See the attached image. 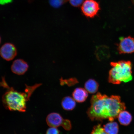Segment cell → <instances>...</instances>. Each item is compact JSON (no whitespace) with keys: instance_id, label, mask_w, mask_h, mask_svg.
<instances>
[{"instance_id":"obj_9","label":"cell","mask_w":134,"mask_h":134,"mask_svg":"<svg viewBox=\"0 0 134 134\" xmlns=\"http://www.w3.org/2000/svg\"><path fill=\"white\" fill-rule=\"evenodd\" d=\"M88 92L82 88H75L73 92L72 96L74 99L78 103L85 102L88 97Z\"/></svg>"},{"instance_id":"obj_20","label":"cell","mask_w":134,"mask_h":134,"mask_svg":"<svg viewBox=\"0 0 134 134\" xmlns=\"http://www.w3.org/2000/svg\"><path fill=\"white\" fill-rule=\"evenodd\" d=\"M132 3L134 5V0H131Z\"/></svg>"},{"instance_id":"obj_2","label":"cell","mask_w":134,"mask_h":134,"mask_svg":"<svg viewBox=\"0 0 134 134\" xmlns=\"http://www.w3.org/2000/svg\"><path fill=\"white\" fill-rule=\"evenodd\" d=\"M41 85L37 84L32 86H26L25 92L18 91L12 87H10L2 79L0 86L7 89L2 97V102L5 108L11 111L25 112L26 109V103L36 89Z\"/></svg>"},{"instance_id":"obj_21","label":"cell","mask_w":134,"mask_h":134,"mask_svg":"<svg viewBox=\"0 0 134 134\" xmlns=\"http://www.w3.org/2000/svg\"><path fill=\"white\" fill-rule=\"evenodd\" d=\"M1 36H0V44H1Z\"/></svg>"},{"instance_id":"obj_17","label":"cell","mask_w":134,"mask_h":134,"mask_svg":"<svg viewBox=\"0 0 134 134\" xmlns=\"http://www.w3.org/2000/svg\"><path fill=\"white\" fill-rule=\"evenodd\" d=\"M46 134H60V132L57 128L50 127L47 130Z\"/></svg>"},{"instance_id":"obj_4","label":"cell","mask_w":134,"mask_h":134,"mask_svg":"<svg viewBox=\"0 0 134 134\" xmlns=\"http://www.w3.org/2000/svg\"><path fill=\"white\" fill-rule=\"evenodd\" d=\"M46 121L50 127L57 128L61 126L66 130H70L71 129V123L70 120L64 119L58 113H53L49 114L47 117Z\"/></svg>"},{"instance_id":"obj_10","label":"cell","mask_w":134,"mask_h":134,"mask_svg":"<svg viewBox=\"0 0 134 134\" xmlns=\"http://www.w3.org/2000/svg\"><path fill=\"white\" fill-rule=\"evenodd\" d=\"M117 118L120 124L124 126L129 125L132 120V116L131 114L125 110L120 112Z\"/></svg>"},{"instance_id":"obj_15","label":"cell","mask_w":134,"mask_h":134,"mask_svg":"<svg viewBox=\"0 0 134 134\" xmlns=\"http://www.w3.org/2000/svg\"><path fill=\"white\" fill-rule=\"evenodd\" d=\"M90 134H108L102 127L101 125H98L94 127L93 129Z\"/></svg>"},{"instance_id":"obj_12","label":"cell","mask_w":134,"mask_h":134,"mask_svg":"<svg viewBox=\"0 0 134 134\" xmlns=\"http://www.w3.org/2000/svg\"><path fill=\"white\" fill-rule=\"evenodd\" d=\"M104 130L108 134H118L119 126L116 122L110 121L104 125Z\"/></svg>"},{"instance_id":"obj_5","label":"cell","mask_w":134,"mask_h":134,"mask_svg":"<svg viewBox=\"0 0 134 134\" xmlns=\"http://www.w3.org/2000/svg\"><path fill=\"white\" fill-rule=\"evenodd\" d=\"M82 13L87 17L92 18L96 16L100 9L99 3L94 0H85L81 5Z\"/></svg>"},{"instance_id":"obj_18","label":"cell","mask_w":134,"mask_h":134,"mask_svg":"<svg viewBox=\"0 0 134 134\" xmlns=\"http://www.w3.org/2000/svg\"><path fill=\"white\" fill-rule=\"evenodd\" d=\"M13 0H0V4L4 5L12 2Z\"/></svg>"},{"instance_id":"obj_16","label":"cell","mask_w":134,"mask_h":134,"mask_svg":"<svg viewBox=\"0 0 134 134\" xmlns=\"http://www.w3.org/2000/svg\"><path fill=\"white\" fill-rule=\"evenodd\" d=\"M70 4L74 7H78L82 5L84 0H69Z\"/></svg>"},{"instance_id":"obj_6","label":"cell","mask_w":134,"mask_h":134,"mask_svg":"<svg viewBox=\"0 0 134 134\" xmlns=\"http://www.w3.org/2000/svg\"><path fill=\"white\" fill-rule=\"evenodd\" d=\"M117 49L120 54L134 53V38L131 36L120 38L117 45Z\"/></svg>"},{"instance_id":"obj_13","label":"cell","mask_w":134,"mask_h":134,"mask_svg":"<svg viewBox=\"0 0 134 134\" xmlns=\"http://www.w3.org/2000/svg\"><path fill=\"white\" fill-rule=\"evenodd\" d=\"M85 89L90 93H94L98 91L99 84L97 82L93 79L88 80L85 85Z\"/></svg>"},{"instance_id":"obj_3","label":"cell","mask_w":134,"mask_h":134,"mask_svg":"<svg viewBox=\"0 0 134 134\" xmlns=\"http://www.w3.org/2000/svg\"><path fill=\"white\" fill-rule=\"evenodd\" d=\"M112 67L109 72L108 81L115 85L127 83L133 79L132 64L129 61H120L111 62Z\"/></svg>"},{"instance_id":"obj_7","label":"cell","mask_w":134,"mask_h":134,"mask_svg":"<svg viewBox=\"0 0 134 134\" xmlns=\"http://www.w3.org/2000/svg\"><path fill=\"white\" fill-rule=\"evenodd\" d=\"M17 54V50L16 47L12 43H5L0 48V55L6 61H11L14 59Z\"/></svg>"},{"instance_id":"obj_11","label":"cell","mask_w":134,"mask_h":134,"mask_svg":"<svg viewBox=\"0 0 134 134\" xmlns=\"http://www.w3.org/2000/svg\"><path fill=\"white\" fill-rule=\"evenodd\" d=\"M62 105L64 110H71L75 108L76 103L74 99L70 97H64L62 100Z\"/></svg>"},{"instance_id":"obj_14","label":"cell","mask_w":134,"mask_h":134,"mask_svg":"<svg viewBox=\"0 0 134 134\" xmlns=\"http://www.w3.org/2000/svg\"><path fill=\"white\" fill-rule=\"evenodd\" d=\"M68 0H49L50 5L54 8H58L61 7Z\"/></svg>"},{"instance_id":"obj_8","label":"cell","mask_w":134,"mask_h":134,"mask_svg":"<svg viewBox=\"0 0 134 134\" xmlns=\"http://www.w3.org/2000/svg\"><path fill=\"white\" fill-rule=\"evenodd\" d=\"M29 65L24 60L19 59L13 62L11 66V70L13 73L18 75L25 74L27 71Z\"/></svg>"},{"instance_id":"obj_1","label":"cell","mask_w":134,"mask_h":134,"mask_svg":"<svg viewBox=\"0 0 134 134\" xmlns=\"http://www.w3.org/2000/svg\"><path fill=\"white\" fill-rule=\"evenodd\" d=\"M90 103L87 114L92 121L108 119L113 121L120 112L126 108L125 103L117 95L109 97L98 93L92 96Z\"/></svg>"},{"instance_id":"obj_19","label":"cell","mask_w":134,"mask_h":134,"mask_svg":"<svg viewBox=\"0 0 134 134\" xmlns=\"http://www.w3.org/2000/svg\"><path fill=\"white\" fill-rule=\"evenodd\" d=\"M34 1V0H28V2L29 3L32 2Z\"/></svg>"}]
</instances>
